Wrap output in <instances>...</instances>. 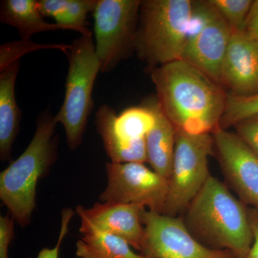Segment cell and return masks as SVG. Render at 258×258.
Listing matches in <instances>:
<instances>
[{
	"instance_id": "ffe728a7",
	"label": "cell",
	"mask_w": 258,
	"mask_h": 258,
	"mask_svg": "<svg viewBox=\"0 0 258 258\" xmlns=\"http://www.w3.org/2000/svg\"><path fill=\"white\" fill-rule=\"evenodd\" d=\"M98 0H69L67 8L62 14L55 19L56 24L63 30L79 32L82 36L93 33L86 26L88 13H93Z\"/></svg>"
},
{
	"instance_id": "52a82bcc",
	"label": "cell",
	"mask_w": 258,
	"mask_h": 258,
	"mask_svg": "<svg viewBox=\"0 0 258 258\" xmlns=\"http://www.w3.org/2000/svg\"><path fill=\"white\" fill-rule=\"evenodd\" d=\"M142 2L98 0L94 11V38L101 72L108 73L135 47Z\"/></svg>"
},
{
	"instance_id": "83f0119b",
	"label": "cell",
	"mask_w": 258,
	"mask_h": 258,
	"mask_svg": "<svg viewBox=\"0 0 258 258\" xmlns=\"http://www.w3.org/2000/svg\"><path fill=\"white\" fill-rule=\"evenodd\" d=\"M242 33L249 38L258 40V0L252 3Z\"/></svg>"
},
{
	"instance_id": "277c9868",
	"label": "cell",
	"mask_w": 258,
	"mask_h": 258,
	"mask_svg": "<svg viewBox=\"0 0 258 258\" xmlns=\"http://www.w3.org/2000/svg\"><path fill=\"white\" fill-rule=\"evenodd\" d=\"M193 6L189 0L142 2L134 48L151 68L181 60Z\"/></svg>"
},
{
	"instance_id": "d4e9b609",
	"label": "cell",
	"mask_w": 258,
	"mask_h": 258,
	"mask_svg": "<svg viewBox=\"0 0 258 258\" xmlns=\"http://www.w3.org/2000/svg\"><path fill=\"white\" fill-rule=\"evenodd\" d=\"M15 221L9 213L0 216V258H9V248L14 240Z\"/></svg>"
},
{
	"instance_id": "e0dca14e",
	"label": "cell",
	"mask_w": 258,
	"mask_h": 258,
	"mask_svg": "<svg viewBox=\"0 0 258 258\" xmlns=\"http://www.w3.org/2000/svg\"><path fill=\"white\" fill-rule=\"evenodd\" d=\"M0 22L16 28L24 40H30L32 35L39 32L63 30L57 24L44 20L36 0L1 1Z\"/></svg>"
},
{
	"instance_id": "9c48e42d",
	"label": "cell",
	"mask_w": 258,
	"mask_h": 258,
	"mask_svg": "<svg viewBox=\"0 0 258 258\" xmlns=\"http://www.w3.org/2000/svg\"><path fill=\"white\" fill-rule=\"evenodd\" d=\"M107 186L102 203L137 205L162 215L168 192V179L144 163L106 164Z\"/></svg>"
},
{
	"instance_id": "ac0fdd59",
	"label": "cell",
	"mask_w": 258,
	"mask_h": 258,
	"mask_svg": "<svg viewBox=\"0 0 258 258\" xmlns=\"http://www.w3.org/2000/svg\"><path fill=\"white\" fill-rule=\"evenodd\" d=\"M123 239L103 232L83 234L76 243L79 258H150L137 254Z\"/></svg>"
},
{
	"instance_id": "2e32d148",
	"label": "cell",
	"mask_w": 258,
	"mask_h": 258,
	"mask_svg": "<svg viewBox=\"0 0 258 258\" xmlns=\"http://www.w3.org/2000/svg\"><path fill=\"white\" fill-rule=\"evenodd\" d=\"M116 113L111 107L103 105L96 113L95 123L108 157L113 163L147 162L145 139L125 140L115 128Z\"/></svg>"
},
{
	"instance_id": "30bf717a",
	"label": "cell",
	"mask_w": 258,
	"mask_h": 258,
	"mask_svg": "<svg viewBox=\"0 0 258 258\" xmlns=\"http://www.w3.org/2000/svg\"><path fill=\"white\" fill-rule=\"evenodd\" d=\"M145 235L141 254L150 258H236L230 251L205 247L186 230L181 216L169 217L157 212L142 214Z\"/></svg>"
},
{
	"instance_id": "5bb4252c",
	"label": "cell",
	"mask_w": 258,
	"mask_h": 258,
	"mask_svg": "<svg viewBox=\"0 0 258 258\" xmlns=\"http://www.w3.org/2000/svg\"><path fill=\"white\" fill-rule=\"evenodd\" d=\"M144 104L152 110L155 118L145 137L147 162L156 173L168 179L174 161L176 129L161 110L157 99L149 98Z\"/></svg>"
},
{
	"instance_id": "d6986e66",
	"label": "cell",
	"mask_w": 258,
	"mask_h": 258,
	"mask_svg": "<svg viewBox=\"0 0 258 258\" xmlns=\"http://www.w3.org/2000/svg\"><path fill=\"white\" fill-rule=\"evenodd\" d=\"M154 121L155 118L152 110L143 104L131 107L117 115L115 128L122 139L132 142L145 139Z\"/></svg>"
},
{
	"instance_id": "7c38bea8",
	"label": "cell",
	"mask_w": 258,
	"mask_h": 258,
	"mask_svg": "<svg viewBox=\"0 0 258 258\" xmlns=\"http://www.w3.org/2000/svg\"><path fill=\"white\" fill-rule=\"evenodd\" d=\"M141 205L111 203H96L91 208L78 205L76 212L81 218L80 232H103L123 239L132 248L140 252L143 243L144 227Z\"/></svg>"
},
{
	"instance_id": "ba28073f",
	"label": "cell",
	"mask_w": 258,
	"mask_h": 258,
	"mask_svg": "<svg viewBox=\"0 0 258 258\" xmlns=\"http://www.w3.org/2000/svg\"><path fill=\"white\" fill-rule=\"evenodd\" d=\"M232 30L207 2H194L192 15L181 60L221 83L222 66Z\"/></svg>"
},
{
	"instance_id": "3957f363",
	"label": "cell",
	"mask_w": 258,
	"mask_h": 258,
	"mask_svg": "<svg viewBox=\"0 0 258 258\" xmlns=\"http://www.w3.org/2000/svg\"><path fill=\"white\" fill-rule=\"evenodd\" d=\"M50 110L37 118L36 131L25 152L0 174V199L15 222L24 227L31 221L39 180L55 164L58 137Z\"/></svg>"
},
{
	"instance_id": "5b68a950",
	"label": "cell",
	"mask_w": 258,
	"mask_h": 258,
	"mask_svg": "<svg viewBox=\"0 0 258 258\" xmlns=\"http://www.w3.org/2000/svg\"><path fill=\"white\" fill-rule=\"evenodd\" d=\"M66 55L69 68L62 106L55 115L63 125L69 149L75 150L82 143L88 118L93 108L92 93L101 64L93 35L76 39L70 44Z\"/></svg>"
},
{
	"instance_id": "603a6c76",
	"label": "cell",
	"mask_w": 258,
	"mask_h": 258,
	"mask_svg": "<svg viewBox=\"0 0 258 258\" xmlns=\"http://www.w3.org/2000/svg\"><path fill=\"white\" fill-rule=\"evenodd\" d=\"M211 5L228 24L232 32H242L253 1L251 0H209Z\"/></svg>"
},
{
	"instance_id": "7402d4cb",
	"label": "cell",
	"mask_w": 258,
	"mask_h": 258,
	"mask_svg": "<svg viewBox=\"0 0 258 258\" xmlns=\"http://www.w3.org/2000/svg\"><path fill=\"white\" fill-rule=\"evenodd\" d=\"M70 45L67 44L45 43L40 44L32 42L30 40H24L6 42L0 47V72L4 71L10 64L29 52L34 51L55 49L63 52L64 54L69 50Z\"/></svg>"
},
{
	"instance_id": "484cf974",
	"label": "cell",
	"mask_w": 258,
	"mask_h": 258,
	"mask_svg": "<svg viewBox=\"0 0 258 258\" xmlns=\"http://www.w3.org/2000/svg\"><path fill=\"white\" fill-rule=\"evenodd\" d=\"M237 134L258 155V117L235 125Z\"/></svg>"
},
{
	"instance_id": "7a4b0ae2",
	"label": "cell",
	"mask_w": 258,
	"mask_h": 258,
	"mask_svg": "<svg viewBox=\"0 0 258 258\" xmlns=\"http://www.w3.org/2000/svg\"><path fill=\"white\" fill-rule=\"evenodd\" d=\"M181 217L194 238L209 249L229 250L236 258H245L253 242L248 207L212 176Z\"/></svg>"
},
{
	"instance_id": "9a60e30c",
	"label": "cell",
	"mask_w": 258,
	"mask_h": 258,
	"mask_svg": "<svg viewBox=\"0 0 258 258\" xmlns=\"http://www.w3.org/2000/svg\"><path fill=\"white\" fill-rule=\"evenodd\" d=\"M20 60L0 72V159L11 158L12 148L20 131L21 111L15 97Z\"/></svg>"
},
{
	"instance_id": "6da1fadb",
	"label": "cell",
	"mask_w": 258,
	"mask_h": 258,
	"mask_svg": "<svg viewBox=\"0 0 258 258\" xmlns=\"http://www.w3.org/2000/svg\"><path fill=\"white\" fill-rule=\"evenodd\" d=\"M161 110L176 130L212 134L220 126L227 96L219 83L183 60L151 68Z\"/></svg>"
},
{
	"instance_id": "8992f818",
	"label": "cell",
	"mask_w": 258,
	"mask_h": 258,
	"mask_svg": "<svg viewBox=\"0 0 258 258\" xmlns=\"http://www.w3.org/2000/svg\"><path fill=\"white\" fill-rule=\"evenodd\" d=\"M212 134H190L176 130L175 149L162 215L179 217L210 175L208 157L213 153Z\"/></svg>"
},
{
	"instance_id": "4316f807",
	"label": "cell",
	"mask_w": 258,
	"mask_h": 258,
	"mask_svg": "<svg viewBox=\"0 0 258 258\" xmlns=\"http://www.w3.org/2000/svg\"><path fill=\"white\" fill-rule=\"evenodd\" d=\"M69 0H39L37 8L43 17L56 18L67 8Z\"/></svg>"
},
{
	"instance_id": "cb8c5ba5",
	"label": "cell",
	"mask_w": 258,
	"mask_h": 258,
	"mask_svg": "<svg viewBox=\"0 0 258 258\" xmlns=\"http://www.w3.org/2000/svg\"><path fill=\"white\" fill-rule=\"evenodd\" d=\"M74 212L71 209H64L61 213V227L58 240L52 248H42L35 258H60V248L64 237L69 232L70 221L74 217Z\"/></svg>"
},
{
	"instance_id": "4fadbf2b",
	"label": "cell",
	"mask_w": 258,
	"mask_h": 258,
	"mask_svg": "<svg viewBox=\"0 0 258 258\" xmlns=\"http://www.w3.org/2000/svg\"><path fill=\"white\" fill-rule=\"evenodd\" d=\"M221 83L232 90L234 96L258 93V40L232 32L222 66Z\"/></svg>"
},
{
	"instance_id": "8fae6325",
	"label": "cell",
	"mask_w": 258,
	"mask_h": 258,
	"mask_svg": "<svg viewBox=\"0 0 258 258\" xmlns=\"http://www.w3.org/2000/svg\"><path fill=\"white\" fill-rule=\"evenodd\" d=\"M215 145L226 183L246 206L258 211V155L237 134L217 127Z\"/></svg>"
},
{
	"instance_id": "f1b7e54d",
	"label": "cell",
	"mask_w": 258,
	"mask_h": 258,
	"mask_svg": "<svg viewBox=\"0 0 258 258\" xmlns=\"http://www.w3.org/2000/svg\"><path fill=\"white\" fill-rule=\"evenodd\" d=\"M248 215L253 235V242L245 258H258V211L248 208Z\"/></svg>"
},
{
	"instance_id": "44dd1931",
	"label": "cell",
	"mask_w": 258,
	"mask_h": 258,
	"mask_svg": "<svg viewBox=\"0 0 258 258\" xmlns=\"http://www.w3.org/2000/svg\"><path fill=\"white\" fill-rule=\"evenodd\" d=\"M258 117V93L252 96H227L220 128L226 129Z\"/></svg>"
}]
</instances>
